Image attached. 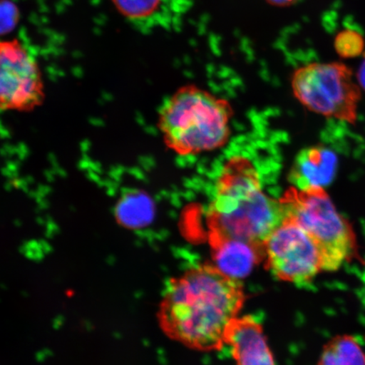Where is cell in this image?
<instances>
[{
  "instance_id": "cell-1",
  "label": "cell",
  "mask_w": 365,
  "mask_h": 365,
  "mask_svg": "<svg viewBox=\"0 0 365 365\" xmlns=\"http://www.w3.org/2000/svg\"><path fill=\"white\" fill-rule=\"evenodd\" d=\"M245 299L240 280L213 264H204L168 282L159 307V325L170 339L191 349L220 350Z\"/></svg>"
},
{
  "instance_id": "cell-2",
  "label": "cell",
  "mask_w": 365,
  "mask_h": 365,
  "mask_svg": "<svg viewBox=\"0 0 365 365\" xmlns=\"http://www.w3.org/2000/svg\"><path fill=\"white\" fill-rule=\"evenodd\" d=\"M230 103L195 86L176 91L160 109L158 127L167 147L186 156L223 147L230 136Z\"/></svg>"
},
{
  "instance_id": "cell-3",
  "label": "cell",
  "mask_w": 365,
  "mask_h": 365,
  "mask_svg": "<svg viewBox=\"0 0 365 365\" xmlns=\"http://www.w3.org/2000/svg\"><path fill=\"white\" fill-rule=\"evenodd\" d=\"M280 200L284 217L298 223L316 242L323 272H336L353 257L357 241L350 222L337 212L323 187H291Z\"/></svg>"
},
{
  "instance_id": "cell-4",
  "label": "cell",
  "mask_w": 365,
  "mask_h": 365,
  "mask_svg": "<svg viewBox=\"0 0 365 365\" xmlns=\"http://www.w3.org/2000/svg\"><path fill=\"white\" fill-rule=\"evenodd\" d=\"M291 85L294 97L309 110L349 124L357 120L361 91L344 63H309L295 71Z\"/></svg>"
},
{
  "instance_id": "cell-5",
  "label": "cell",
  "mask_w": 365,
  "mask_h": 365,
  "mask_svg": "<svg viewBox=\"0 0 365 365\" xmlns=\"http://www.w3.org/2000/svg\"><path fill=\"white\" fill-rule=\"evenodd\" d=\"M209 234L264 246L274 230L284 221L280 200L263 190L248 197L222 205H211Z\"/></svg>"
},
{
  "instance_id": "cell-6",
  "label": "cell",
  "mask_w": 365,
  "mask_h": 365,
  "mask_svg": "<svg viewBox=\"0 0 365 365\" xmlns=\"http://www.w3.org/2000/svg\"><path fill=\"white\" fill-rule=\"evenodd\" d=\"M264 251L267 268L278 280L303 285L323 272L316 242L289 217L264 241Z\"/></svg>"
},
{
  "instance_id": "cell-7",
  "label": "cell",
  "mask_w": 365,
  "mask_h": 365,
  "mask_svg": "<svg viewBox=\"0 0 365 365\" xmlns=\"http://www.w3.org/2000/svg\"><path fill=\"white\" fill-rule=\"evenodd\" d=\"M44 90L31 49L17 38L0 39V113L34 110L43 101Z\"/></svg>"
},
{
  "instance_id": "cell-8",
  "label": "cell",
  "mask_w": 365,
  "mask_h": 365,
  "mask_svg": "<svg viewBox=\"0 0 365 365\" xmlns=\"http://www.w3.org/2000/svg\"><path fill=\"white\" fill-rule=\"evenodd\" d=\"M130 24L141 31L168 29L181 21L188 0H112Z\"/></svg>"
},
{
  "instance_id": "cell-9",
  "label": "cell",
  "mask_w": 365,
  "mask_h": 365,
  "mask_svg": "<svg viewBox=\"0 0 365 365\" xmlns=\"http://www.w3.org/2000/svg\"><path fill=\"white\" fill-rule=\"evenodd\" d=\"M237 365H276L261 323L251 316L238 317L226 336Z\"/></svg>"
},
{
  "instance_id": "cell-10",
  "label": "cell",
  "mask_w": 365,
  "mask_h": 365,
  "mask_svg": "<svg viewBox=\"0 0 365 365\" xmlns=\"http://www.w3.org/2000/svg\"><path fill=\"white\" fill-rule=\"evenodd\" d=\"M214 266L225 275L240 280L250 275L264 259V246L209 234Z\"/></svg>"
},
{
  "instance_id": "cell-11",
  "label": "cell",
  "mask_w": 365,
  "mask_h": 365,
  "mask_svg": "<svg viewBox=\"0 0 365 365\" xmlns=\"http://www.w3.org/2000/svg\"><path fill=\"white\" fill-rule=\"evenodd\" d=\"M339 158L325 147L305 148L296 157L289 180L294 188L308 190L330 185L336 176Z\"/></svg>"
},
{
  "instance_id": "cell-12",
  "label": "cell",
  "mask_w": 365,
  "mask_h": 365,
  "mask_svg": "<svg viewBox=\"0 0 365 365\" xmlns=\"http://www.w3.org/2000/svg\"><path fill=\"white\" fill-rule=\"evenodd\" d=\"M261 190L262 182L252 163L243 157L232 158L218 177L212 205L236 202Z\"/></svg>"
},
{
  "instance_id": "cell-13",
  "label": "cell",
  "mask_w": 365,
  "mask_h": 365,
  "mask_svg": "<svg viewBox=\"0 0 365 365\" xmlns=\"http://www.w3.org/2000/svg\"><path fill=\"white\" fill-rule=\"evenodd\" d=\"M317 365H365V352L354 336H337L324 346Z\"/></svg>"
},
{
  "instance_id": "cell-14",
  "label": "cell",
  "mask_w": 365,
  "mask_h": 365,
  "mask_svg": "<svg viewBox=\"0 0 365 365\" xmlns=\"http://www.w3.org/2000/svg\"><path fill=\"white\" fill-rule=\"evenodd\" d=\"M117 217L122 225L130 230H140L153 221L154 203L143 192L132 194L118 207Z\"/></svg>"
},
{
  "instance_id": "cell-15",
  "label": "cell",
  "mask_w": 365,
  "mask_h": 365,
  "mask_svg": "<svg viewBox=\"0 0 365 365\" xmlns=\"http://www.w3.org/2000/svg\"><path fill=\"white\" fill-rule=\"evenodd\" d=\"M334 48L337 54L341 58H356L364 53L365 41L359 31L346 29L336 36Z\"/></svg>"
},
{
  "instance_id": "cell-16",
  "label": "cell",
  "mask_w": 365,
  "mask_h": 365,
  "mask_svg": "<svg viewBox=\"0 0 365 365\" xmlns=\"http://www.w3.org/2000/svg\"><path fill=\"white\" fill-rule=\"evenodd\" d=\"M357 79L360 88L365 90V53L361 65H360L359 68Z\"/></svg>"
},
{
  "instance_id": "cell-17",
  "label": "cell",
  "mask_w": 365,
  "mask_h": 365,
  "mask_svg": "<svg viewBox=\"0 0 365 365\" xmlns=\"http://www.w3.org/2000/svg\"><path fill=\"white\" fill-rule=\"evenodd\" d=\"M277 1L278 3H282V4H289V3H293V2L296 1V0H277Z\"/></svg>"
}]
</instances>
